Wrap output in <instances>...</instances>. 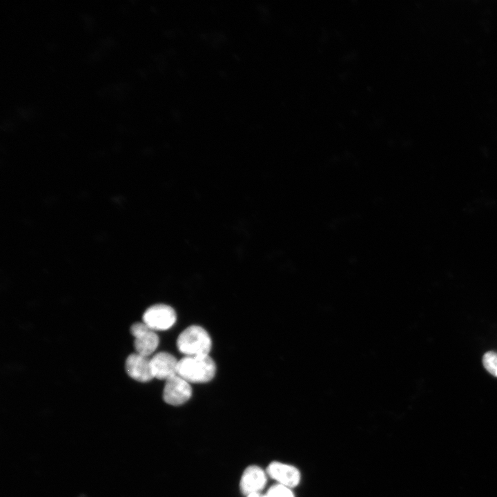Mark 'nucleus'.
Here are the masks:
<instances>
[{
	"label": "nucleus",
	"mask_w": 497,
	"mask_h": 497,
	"mask_svg": "<svg viewBox=\"0 0 497 497\" xmlns=\"http://www.w3.org/2000/svg\"><path fill=\"white\" fill-rule=\"evenodd\" d=\"M216 366L208 355L185 356L178 361L177 373L188 382L205 383L215 376Z\"/></svg>",
	"instance_id": "nucleus-1"
},
{
	"label": "nucleus",
	"mask_w": 497,
	"mask_h": 497,
	"mask_svg": "<svg viewBox=\"0 0 497 497\" xmlns=\"http://www.w3.org/2000/svg\"><path fill=\"white\" fill-rule=\"evenodd\" d=\"M211 345L208 332L197 325L187 327L177 340L178 350L186 356L208 355Z\"/></svg>",
	"instance_id": "nucleus-2"
},
{
	"label": "nucleus",
	"mask_w": 497,
	"mask_h": 497,
	"mask_svg": "<svg viewBox=\"0 0 497 497\" xmlns=\"http://www.w3.org/2000/svg\"><path fill=\"white\" fill-rule=\"evenodd\" d=\"M176 321L175 310L163 304H155L146 310L143 322L153 330L164 331L170 329Z\"/></svg>",
	"instance_id": "nucleus-3"
},
{
	"label": "nucleus",
	"mask_w": 497,
	"mask_h": 497,
	"mask_svg": "<svg viewBox=\"0 0 497 497\" xmlns=\"http://www.w3.org/2000/svg\"><path fill=\"white\" fill-rule=\"evenodd\" d=\"M130 333L135 338L136 353L140 355L148 357L159 345L157 334L144 322L133 324L130 327Z\"/></svg>",
	"instance_id": "nucleus-4"
},
{
	"label": "nucleus",
	"mask_w": 497,
	"mask_h": 497,
	"mask_svg": "<svg viewBox=\"0 0 497 497\" xmlns=\"http://www.w3.org/2000/svg\"><path fill=\"white\" fill-rule=\"evenodd\" d=\"M192 395V389L188 381L175 375L166 380L163 390L164 400L171 405L185 403Z\"/></svg>",
	"instance_id": "nucleus-5"
},
{
	"label": "nucleus",
	"mask_w": 497,
	"mask_h": 497,
	"mask_svg": "<svg viewBox=\"0 0 497 497\" xmlns=\"http://www.w3.org/2000/svg\"><path fill=\"white\" fill-rule=\"evenodd\" d=\"M125 368L128 375L137 381L146 382L154 378L150 359L137 353L128 355Z\"/></svg>",
	"instance_id": "nucleus-6"
},
{
	"label": "nucleus",
	"mask_w": 497,
	"mask_h": 497,
	"mask_svg": "<svg viewBox=\"0 0 497 497\" xmlns=\"http://www.w3.org/2000/svg\"><path fill=\"white\" fill-rule=\"evenodd\" d=\"M178 361L168 352H159L150 359L152 372L154 378L168 380L177 375Z\"/></svg>",
	"instance_id": "nucleus-7"
},
{
	"label": "nucleus",
	"mask_w": 497,
	"mask_h": 497,
	"mask_svg": "<svg viewBox=\"0 0 497 497\" xmlns=\"http://www.w3.org/2000/svg\"><path fill=\"white\" fill-rule=\"evenodd\" d=\"M266 483V477L264 471L257 466H250L242 474L240 489L246 495L259 493L264 488Z\"/></svg>",
	"instance_id": "nucleus-8"
},
{
	"label": "nucleus",
	"mask_w": 497,
	"mask_h": 497,
	"mask_svg": "<svg viewBox=\"0 0 497 497\" xmlns=\"http://www.w3.org/2000/svg\"><path fill=\"white\" fill-rule=\"evenodd\" d=\"M267 473L280 485L288 487L296 486L300 480V472L296 468L281 462L271 463L267 468Z\"/></svg>",
	"instance_id": "nucleus-9"
},
{
	"label": "nucleus",
	"mask_w": 497,
	"mask_h": 497,
	"mask_svg": "<svg viewBox=\"0 0 497 497\" xmlns=\"http://www.w3.org/2000/svg\"><path fill=\"white\" fill-rule=\"evenodd\" d=\"M483 363L486 370L494 376L497 377V353L488 351L483 358Z\"/></svg>",
	"instance_id": "nucleus-10"
},
{
	"label": "nucleus",
	"mask_w": 497,
	"mask_h": 497,
	"mask_svg": "<svg viewBox=\"0 0 497 497\" xmlns=\"http://www.w3.org/2000/svg\"><path fill=\"white\" fill-rule=\"evenodd\" d=\"M266 496V497H294L288 487L280 484L271 487Z\"/></svg>",
	"instance_id": "nucleus-11"
},
{
	"label": "nucleus",
	"mask_w": 497,
	"mask_h": 497,
	"mask_svg": "<svg viewBox=\"0 0 497 497\" xmlns=\"http://www.w3.org/2000/svg\"><path fill=\"white\" fill-rule=\"evenodd\" d=\"M247 497H266V496L262 495V494H260V492H259V493H253V494H248V495H247Z\"/></svg>",
	"instance_id": "nucleus-12"
}]
</instances>
